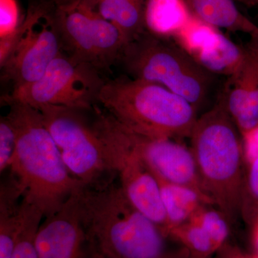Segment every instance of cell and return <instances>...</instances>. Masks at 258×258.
<instances>
[{
	"mask_svg": "<svg viewBox=\"0 0 258 258\" xmlns=\"http://www.w3.org/2000/svg\"><path fill=\"white\" fill-rule=\"evenodd\" d=\"M91 258H159L161 231L131 203L118 181L102 180L76 192Z\"/></svg>",
	"mask_w": 258,
	"mask_h": 258,
	"instance_id": "cell-1",
	"label": "cell"
},
{
	"mask_svg": "<svg viewBox=\"0 0 258 258\" xmlns=\"http://www.w3.org/2000/svg\"><path fill=\"white\" fill-rule=\"evenodd\" d=\"M8 116L17 135V149L10 172L23 197L49 217L85 185L71 174L39 110L5 97Z\"/></svg>",
	"mask_w": 258,
	"mask_h": 258,
	"instance_id": "cell-2",
	"label": "cell"
},
{
	"mask_svg": "<svg viewBox=\"0 0 258 258\" xmlns=\"http://www.w3.org/2000/svg\"><path fill=\"white\" fill-rule=\"evenodd\" d=\"M204 189L228 221L240 216L243 185L241 134L220 92L213 106L198 117L189 137Z\"/></svg>",
	"mask_w": 258,
	"mask_h": 258,
	"instance_id": "cell-3",
	"label": "cell"
},
{
	"mask_svg": "<svg viewBox=\"0 0 258 258\" xmlns=\"http://www.w3.org/2000/svg\"><path fill=\"white\" fill-rule=\"evenodd\" d=\"M98 104L125 128L152 138H189L199 117L182 97L126 75L107 80Z\"/></svg>",
	"mask_w": 258,
	"mask_h": 258,
	"instance_id": "cell-4",
	"label": "cell"
},
{
	"mask_svg": "<svg viewBox=\"0 0 258 258\" xmlns=\"http://www.w3.org/2000/svg\"><path fill=\"white\" fill-rule=\"evenodd\" d=\"M118 62L129 77L161 85L198 110L208 99L215 78L172 39L146 30L125 44Z\"/></svg>",
	"mask_w": 258,
	"mask_h": 258,
	"instance_id": "cell-5",
	"label": "cell"
},
{
	"mask_svg": "<svg viewBox=\"0 0 258 258\" xmlns=\"http://www.w3.org/2000/svg\"><path fill=\"white\" fill-rule=\"evenodd\" d=\"M62 51L103 72L117 63L127 43L119 29L102 18L91 0H46Z\"/></svg>",
	"mask_w": 258,
	"mask_h": 258,
	"instance_id": "cell-6",
	"label": "cell"
},
{
	"mask_svg": "<svg viewBox=\"0 0 258 258\" xmlns=\"http://www.w3.org/2000/svg\"><path fill=\"white\" fill-rule=\"evenodd\" d=\"M93 111V126L101 139L111 172L118 176L131 203L165 232L167 222L157 178L132 146L125 127L98 104Z\"/></svg>",
	"mask_w": 258,
	"mask_h": 258,
	"instance_id": "cell-7",
	"label": "cell"
},
{
	"mask_svg": "<svg viewBox=\"0 0 258 258\" xmlns=\"http://www.w3.org/2000/svg\"><path fill=\"white\" fill-rule=\"evenodd\" d=\"M62 51L58 30L45 2L31 5L25 21L1 39L0 62L4 79L14 90L35 82Z\"/></svg>",
	"mask_w": 258,
	"mask_h": 258,
	"instance_id": "cell-8",
	"label": "cell"
},
{
	"mask_svg": "<svg viewBox=\"0 0 258 258\" xmlns=\"http://www.w3.org/2000/svg\"><path fill=\"white\" fill-rule=\"evenodd\" d=\"M92 64L60 52L35 82L14 90L7 96L35 108L46 106L93 111L107 80Z\"/></svg>",
	"mask_w": 258,
	"mask_h": 258,
	"instance_id": "cell-9",
	"label": "cell"
},
{
	"mask_svg": "<svg viewBox=\"0 0 258 258\" xmlns=\"http://www.w3.org/2000/svg\"><path fill=\"white\" fill-rule=\"evenodd\" d=\"M71 174L83 184H96L111 172L104 149L83 111L66 107L36 108Z\"/></svg>",
	"mask_w": 258,
	"mask_h": 258,
	"instance_id": "cell-10",
	"label": "cell"
},
{
	"mask_svg": "<svg viewBox=\"0 0 258 258\" xmlns=\"http://www.w3.org/2000/svg\"><path fill=\"white\" fill-rule=\"evenodd\" d=\"M125 129L132 146L154 176L174 184L191 186L208 195L190 148L175 139L152 138Z\"/></svg>",
	"mask_w": 258,
	"mask_h": 258,
	"instance_id": "cell-11",
	"label": "cell"
},
{
	"mask_svg": "<svg viewBox=\"0 0 258 258\" xmlns=\"http://www.w3.org/2000/svg\"><path fill=\"white\" fill-rule=\"evenodd\" d=\"M86 247V232L75 192L60 210L40 224L35 247L38 258H84Z\"/></svg>",
	"mask_w": 258,
	"mask_h": 258,
	"instance_id": "cell-12",
	"label": "cell"
},
{
	"mask_svg": "<svg viewBox=\"0 0 258 258\" xmlns=\"http://www.w3.org/2000/svg\"><path fill=\"white\" fill-rule=\"evenodd\" d=\"M235 74L224 86L227 111L240 134L258 124V37H250Z\"/></svg>",
	"mask_w": 258,
	"mask_h": 258,
	"instance_id": "cell-13",
	"label": "cell"
},
{
	"mask_svg": "<svg viewBox=\"0 0 258 258\" xmlns=\"http://www.w3.org/2000/svg\"><path fill=\"white\" fill-rule=\"evenodd\" d=\"M32 205L10 173L0 187V258L11 257Z\"/></svg>",
	"mask_w": 258,
	"mask_h": 258,
	"instance_id": "cell-14",
	"label": "cell"
},
{
	"mask_svg": "<svg viewBox=\"0 0 258 258\" xmlns=\"http://www.w3.org/2000/svg\"><path fill=\"white\" fill-rule=\"evenodd\" d=\"M167 222L166 232L189 221L205 205H213L208 195L186 185L174 184L157 177Z\"/></svg>",
	"mask_w": 258,
	"mask_h": 258,
	"instance_id": "cell-15",
	"label": "cell"
},
{
	"mask_svg": "<svg viewBox=\"0 0 258 258\" xmlns=\"http://www.w3.org/2000/svg\"><path fill=\"white\" fill-rule=\"evenodd\" d=\"M143 12L146 31L171 39L194 15L187 0H144Z\"/></svg>",
	"mask_w": 258,
	"mask_h": 258,
	"instance_id": "cell-16",
	"label": "cell"
},
{
	"mask_svg": "<svg viewBox=\"0 0 258 258\" xmlns=\"http://www.w3.org/2000/svg\"><path fill=\"white\" fill-rule=\"evenodd\" d=\"M194 14L215 28L258 37V26L236 7L233 0H187Z\"/></svg>",
	"mask_w": 258,
	"mask_h": 258,
	"instance_id": "cell-17",
	"label": "cell"
},
{
	"mask_svg": "<svg viewBox=\"0 0 258 258\" xmlns=\"http://www.w3.org/2000/svg\"><path fill=\"white\" fill-rule=\"evenodd\" d=\"M244 55V47L237 45L220 31L211 42L192 57L210 74L228 79L240 69Z\"/></svg>",
	"mask_w": 258,
	"mask_h": 258,
	"instance_id": "cell-18",
	"label": "cell"
},
{
	"mask_svg": "<svg viewBox=\"0 0 258 258\" xmlns=\"http://www.w3.org/2000/svg\"><path fill=\"white\" fill-rule=\"evenodd\" d=\"M102 18L114 24L127 42L145 31L144 25V0L102 1L91 0Z\"/></svg>",
	"mask_w": 258,
	"mask_h": 258,
	"instance_id": "cell-19",
	"label": "cell"
},
{
	"mask_svg": "<svg viewBox=\"0 0 258 258\" xmlns=\"http://www.w3.org/2000/svg\"><path fill=\"white\" fill-rule=\"evenodd\" d=\"M219 32L218 28L194 14L172 40L193 57L212 42Z\"/></svg>",
	"mask_w": 258,
	"mask_h": 258,
	"instance_id": "cell-20",
	"label": "cell"
},
{
	"mask_svg": "<svg viewBox=\"0 0 258 258\" xmlns=\"http://www.w3.org/2000/svg\"><path fill=\"white\" fill-rule=\"evenodd\" d=\"M190 220L203 227L210 236L215 249L222 244L228 235V220L213 205L202 207Z\"/></svg>",
	"mask_w": 258,
	"mask_h": 258,
	"instance_id": "cell-21",
	"label": "cell"
},
{
	"mask_svg": "<svg viewBox=\"0 0 258 258\" xmlns=\"http://www.w3.org/2000/svg\"><path fill=\"white\" fill-rule=\"evenodd\" d=\"M240 217L251 225L258 220V156L247 165L241 195Z\"/></svg>",
	"mask_w": 258,
	"mask_h": 258,
	"instance_id": "cell-22",
	"label": "cell"
},
{
	"mask_svg": "<svg viewBox=\"0 0 258 258\" xmlns=\"http://www.w3.org/2000/svg\"><path fill=\"white\" fill-rule=\"evenodd\" d=\"M43 217L41 210L32 205L10 258H38L35 247V237Z\"/></svg>",
	"mask_w": 258,
	"mask_h": 258,
	"instance_id": "cell-23",
	"label": "cell"
},
{
	"mask_svg": "<svg viewBox=\"0 0 258 258\" xmlns=\"http://www.w3.org/2000/svg\"><path fill=\"white\" fill-rule=\"evenodd\" d=\"M168 232L179 236L191 248L200 253H208L215 249L208 233L201 226L191 220L175 226Z\"/></svg>",
	"mask_w": 258,
	"mask_h": 258,
	"instance_id": "cell-24",
	"label": "cell"
},
{
	"mask_svg": "<svg viewBox=\"0 0 258 258\" xmlns=\"http://www.w3.org/2000/svg\"><path fill=\"white\" fill-rule=\"evenodd\" d=\"M17 149V135L8 115L0 120V171L10 169Z\"/></svg>",
	"mask_w": 258,
	"mask_h": 258,
	"instance_id": "cell-25",
	"label": "cell"
},
{
	"mask_svg": "<svg viewBox=\"0 0 258 258\" xmlns=\"http://www.w3.org/2000/svg\"><path fill=\"white\" fill-rule=\"evenodd\" d=\"M21 24L16 0H0V34L1 39L10 36Z\"/></svg>",
	"mask_w": 258,
	"mask_h": 258,
	"instance_id": "cell-26",
	"label": "cell"
},
{
	"mask_svg": "<svg viewBox=\"0 0 258 258\" xmlns=\"http://www.w3.org/2000/svg\"><path fill=\"white\" fill-rule=\"evenodd\" d=\"M244 162L250 164L258 156V124L241 134Z\"/></svg>",
	"mask_w": 258,
	"mask_h": 258,
	"instance_id": "cell-27",
	"label": "cell"
},
{
	"mask_svg": "<svg viewBox=\"0 0 258 258\" xmlns=\"http://www.w3.org/2000/svg\"><path fill=\"white\" fill-rule=\"evenodd\" d=\"M253 225L254 227V241H255V244L258 248V220Z\"/></svg>",
	"mask_w": 258,
	"mask_h": 258,
	"instance_id": "cell-28",
	"label": "cell"
},
{
	"mask_svg": "<svg viewBox=\"0 0 258 258\" xmlns=\"http://www.w3.org/2000/svg\"><path fill=\"white\" fill-rule=\"evenodd\" d=\"M233 1L240 2V3H244V4L248 5V6L257 5V4H256V0H233Z\"/></svg>",
	"mask_w": 258,
	"mask_h": 258,
	"instance_id": "cell-29",
	"label": "cell"
},
{
	"mask_svg": "<svg viewBox=\"0 0 258 258\" xmlns=\"http://www.w3.org/2000/svg\"><path fill=\"white\" fill-rule=\"evenodd\" d=\"M102 1H123V0H102Z\"/></svg>",
	"mask_w": 258,
	"mask_h": 258,
	"instance_id": "cell-30",
	"label": "cell"
},
{
	"mask_svg": "<svg viewBox=\"0 0 258 258\" xmlns=\"http://www.w3.org/2000/svg\"><path fill=\"white\" fill-rule=\"evenodd\" d=\"M256 4H257V5H258V0H256Z\"/></svg>",
	"mask_w": 258,
	"mask_h": 258,
	"instance_id": "cell-31",
	"label": "cell"
},
{
	"mask_svg": "<svg viewBox=\"0 0 258 258\" xmlns=\"http://www.w3.org/2000/svg\"><path fill=\"white\" fill-rule=\"evenodd\" d=\"M258 258V257H257Z\"/></svg>",
	"mask_w": 258,
	"mask_h": 258,
	"instance_id": "cell-32",
	"label": "cell"
}]
</instances>
